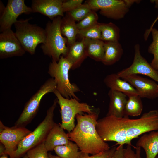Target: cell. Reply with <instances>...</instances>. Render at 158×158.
<instances>
[{
  "label": "cell",
  "mask_w": 158,
  "mask_h": 158,
  "mask_svg": "<svg viewBox=\"0 0 158 158\" xmlns=\"http://www.w3.org/2000/svg\"><path fill=\"white\" fill-rule=\"evenodd\" d=\"M97 133L104 142L114 141L117 144L133 146L131 141L142 134L158 130V110L144 113L138 119L106 116L97 120Z\"/></svg>",
  "instance_id": "1"
},
{
  "label": "cell",
  "mask_w": 158,
  "mask_h": 158,
  "mask_svg": "<svg viewBox=\"0 0 158 158\" xmlns=\"http://www.w3.org/2000/svg\"><path fill=\"white\" fill-rule=\"evenodd\" d=\"M98 114H78L77 123L74 129L68 132L70 140L74 142L82 152L95 155L110 149L109 144L101 138L96 129Z\"/></svg>",
  "instance_id": "2"
},
{
  "label": "cell",
  "mask_w": 158,
  "mask_h": 158,
  "mask_svg": "<svg viewBox=\"0 0 158 158\" xmlns=\"http://www.w3.org/2000/svg\"><path fill=\"white\" fill-rule=\"evenodd\" d=\"M62 17L57 16L46 24V39L41 47L44 54L58 61L60 57H65L68 51L67 38L63 36L60 30Z\"/></svg>",
  "instance_id": "3"
},
{
  "label": "cell",
  "mask_w": 158,
  "mask_h": 158,
  "mask_svg": "<svg viewBox=\"0 0 158 158\" xmlns=\"http://www.w3.org/2000/svg\"><path fill=\"white\" fill-rule=\"evenodd\" d=\"M57 103L56 98L47 110L44 120L33 131L25 137L20 142L12 158H20L24 156L30 150L44 142L55 123L53 119L54 111Z\"/></svg>",
  "instance_id": "4"
},
{
  "label": "cell",
  "mask_w": 158,
  "mask_h": 158,
  "mask_svg": "<svg viewBox=\"0 0 158 158\" xmlns=\"http://www.w3.org/2000/svg\"><path fill=\"white\" fill-rule=\"evenodd\" d=\"M72 65L65 57L61 56L57 62L52 60L50 63L48 73L56 83V90L63 97L75 98L79 100L75 93L80 91L77 85L71 83L69 72Z\"/></svg>",
  "instance_id": "5"
},
{
  "label": "cell",
  "mask_w": 158,
  "mask_h": 158,
  "mask_svg": "<svg viewBox=\"0 0 158 158\" xmlns=\"http://www.w3.org/2000/svg\"><path fill=\"white\" fill-rule=\"evenodd\" d=\"M32 17L20 19L14 24L15 33L25 52L34 54L37 45L44 43L46 32L44 29L29 21Z\"/></svg>",
  "instance_id": "6"
},
{
  "label": "cell",
  "mask_w": 158,
  "mask_h": 158,
  "mask_svg": "<svg viewBox=\"0 0 158 158\" xmlns=\"http://www.w3.org/2000/svg\"><path fill=\"white\" fill-rule=\"evenodd\" d=\"M53 93L56 96L61 109V123L59 125L68 132L75 128V117L77 114H90L93 112L90 106L86 103L80 102L75 98H65L56 89Z\"/></svg>",
  "instance_id": "7"
},
{
  "label": "cell",
  "mask_w": 158,
  "mask_h": 158,
  "mask_svg": "<svg viewBox=\"0 0 158 158\" xmlns=\"http://www.w3.org/2000/svg\"><path fill=\"white\" fill-rule=\"evenodd\" d=\"M56 89V83L54 79L47 80L25 104L23 109L15 123L16 127H25L36 115L43 97Z\"/></svg>",
  "instance_id": "8"
},
{
  "label": "cell",
  "mask_w": 158,
  "mask_h": 158,
  "mask_svg": "<svg viewBox=\"0 0 158 158\" xmlns=\"http://www.w3.org/2000/svg\"><path fill=\"white\" fill-rule=\"evenodd\" d=\"M85 2L91 10H100L99 13L107 18L118 20L124 17L134 0H89Z\"/></svg>",
  "instance_id": "9"
},
{
  "label": "cell",
  "mask_w": 158,
  "mask_h": 158,
  "mask_svg": "<svg viewBox=\"0 0 158 158\" xmlns=\"http://www.w3.org/2000/svg\"><path fill=\"white\" fill-rule=\"evenodd\" d=\"M31 13L32 11L31 7L26 5L24 0H8L6 6L0 12V32L11 29L21 14Z\"/></svg>",
  "instance_id": "10"
},
{
  "label": "cell",
  "mask_w": 158,
  "mask_h": 158,
  "mask_svg": "<svg viewBox=\"0 0 158 158\" xmlns=\"http://www.w3.org/2000/svg\"><path fill=\"white\" fill-rule=\"evenodd\" d=\"M0 141L5 148V154L12 158L20 142L32 131L25 127H9L0 121Z\"/></svg>",
  "instance_id": "11"
},
{
  "label": "cell",
  "mask_w": 158,
  "mask_h": 158,
  "mask_svg": "<svg viewBox=\"0 0 158 158\" xmlns=\"http://www.w3.org/2000/svg\"><path fill=\"white\" fill-rule=\"evenodd\" d=\"M134 56L132 63L129 67L117 73L122 78L131 75L142 74L148 76L158 83V71L155 69L141 55L140 46L134 47Z\"/></svg>",
  "instance_id": "12"
},
{
  "label": "cell",
  "mask_w": 158,
  "mask_h": 158,
  "mask_svg": "<svg viewBox=\"0 0 158 158\" xmlns=\"http://www.w3.org/2000/svg\"><path fill=\"white\" fill-rule=\"evenodd\" d=\"M25 51L11 29L0 34V58L21 56Z\"/></svg>",
  "instance_id": "13"
},
{
  "label": "cell",
  "mask_w": 158,
  "mask_h": 158,
  "mask_svg": "<svg viewBox=\"0 0 158 158\" xmlns=\"http://www.w3.org/2000/svg\"><path fill=\"white\" fill-rule=\"evenodd\" d=\"M121 78L131 84L141 98L154 99L158 97V84L154 81L135 74Z\"/></svg>",
  "instance_id": "14"
},
{
  "label": "cell",
  "mask_w": 158,
  "mask_h": 158,
  "mask_svg": "<svg viewBox=\"0 0 158 158\" xmlns=\"http://www.w3.org/2000/svg\"><path fill=\"white\" fill-rule=\"evenodd\" d=\"M63 0H32L31 8L32 13H39L52 20L55 18L64 16Z\"/></svg>",
  "instance_id": "15"
},
{
  "label": "cell",
  "mask_w": 158,
  "mask_h": 158,
  "mask_svg": "<svg viewBox=\"0 0 158 158\" xmlns=\"http://www.w3.org/2000/svg\"><path fill=\"white\" fill-rule=\"evenodd\" d=\"M109 102L106 116H113L117 117H124V112L127 99L124 94L110 90L108 93Z\"/></svg>",
  "instance_id": "16"
},
{
  "label": "cell",
  "mask_w": 158,
  "mask_h": 158,
  "mask_svg": "<svg viewBox=\"0 0 158 158\" xmlns=\"http://www.w3.org/2000/svg\"><path fill=\"white\" fill-rule=\"evenodd\" d=\"M104 82L110 89L123 93L128 97L138 95L135 89L129 83L119 77L117 73L107 75L104 78Z\"/></svg>",
  "instance_id": "17"
},
{
  "label": "cell",
  "mask_w": 158,
  "mask_h": 158,
  "mask_svg": "<svg viewBox=\"0 0 158 158\" xmlns=\"http://www.w3.org/2000/svg\"><path fill=\"white\" fill-rule=\"evenodd\" d=\"M136 146L144 150L146 158H155L158 154V131L145 133L138 140Z\"/></svg>",
  "instance_id": "18"
},
{
  "label": "cell",
  "mask_w": 158,
  "mask_h": 158,
  "mask_svg": "<svg viewBox=\"0 0 158 158\" xmlns=\"http://www.w3.org/2000/svg\"><path fill=\"white\" fill-rule=\"evenodd\" d=\"M63 130L59 124L55 123L44 142L48 151L54 150L57 146L67 144L70 142L67 133Z\"/></svg>",
  "instance_id": "19"
},
{
  "label": "cell",
  "mask_w": 158,
  "mask_h": 158,
  "mask_svg": "<svg viewBox=\"0 0 158 158\" xmlns=\"http://www.w3.org/2000/svg\"><path fill=\"white\" fill-rule=\"evenodd\" d=\"M68 53L65 57L72 64L71 69L74 70L79 67L84 61L88 57L83 39L76 41L68 47Z\"/></svg>",
  "instance_id": "20"
},
{
  "label": "cell",
  "mask_w": 158,
  "mask_h": 158,
  "mask_svg": "<svg viewBox=\"0 0 158 158\" xmlns=\"http://www.w3.org/2000/svg\"><path fill=\"white\" fill-rule=\"evenodd\" d=\"M123 53L119 42H104V53L101 62L104 65H113L119 60Z\"/></svg>",
  "instance_id": "21"
},
{
  "label": "cell",
  "mask_w": 158,
  "mask_h": 158,
  "mask_svg": "<svg viewBox=\"0 0 158 158\" xmlns=\"http://www.w3.org/2000/svg\"><path fill=\"white\" fill-rule=\"evenodd\" d=\"M60 30L62 35L67 39L68 47L76 41V36L78 34L79 30L75 21L67 13L62 18Z\"/></svg>",
  "instance_id": "22"
},
{
  "label": "cell",
  "mask_w": 158,
  "mask_h": 158,
  "mask_svg": "<svg viewBox=\"0 0 158 158\" xmlns=\"http://www.w3.org/2000/svg\"><path fill=\"white\" fill-rule=\"evenodd\" d=\"M83 39L88 56L96 61L101 62L104 53V42L101 40Z\"/></svg>",
  "instance_id": "23"
},
{
  "label": "cell",
  "mask_w": 158,
  "mask_h": 158,
  "mask_svg": "<svg viewBox=\"0 0 158 158\" xmlns=\"http://www.w3.org/2000/svg\"><path fill=\"white\" fill-rule=\"evenodd\" d=\"M101 33V40L105 42H118L120 38V30L115 24L99 23Z\"/></svg>",
  "instance_id": "24"
},
{
  "label": "cell",
  "mask_w": 158,
  "mask_h": 158,
  "mask_svg": "<svg viewBox=\"0 0 158 158\" xmlns=\"http://www.w3.org/2000/svg\"><path fill=\"white\" fill-rule=\"evenodd\" d=\"M143 109L141 98L138 95L128 97L124 110V117L140 116Z\"/></svg>",
  "instance_id": "25"
},
{
  "label": "cell",
  "mask_w": 158,
  "mask_h": 158,
  "mask_svg": "<svg viewBox=\"0 0 158 158\" xmlns=\"http://www.w3.org/2000/svg\"><path fill=\"white\" fill-rule=\"evenodd\" d=\"M79 149L75 143L70 141L68 144L56 147L54 150L61 158H78L81 153Z\"/></svg>",
  "instance_id": "26"
},
{
  "label": "cell",
  "mask_w": 158,
  "mask_h": 158,
  "mask_svg": "<svg viewBox=\"0 0 158 158\" xmlns=\"http://www.w3.org/2000/svg\"><path fill=\"white\" fill-rule=\"evenodd\" d=\"M150 33L152 34L153 41L148 47V51L153 55L151 65L158 71V30L153 28Z\"/></svg>",
  "instance_id": "27"
},
{
  "label": "cell",
  "mask_w": 158,
  "mask_h": 158,
  "mask_svg": "<svg viewBox=\"0 0 158 158\" xmlns=\"http://www.w3.org/2000/svg\"><path fill=\"white\" fill-rule=\"evenodd\" d=\"M85 2L74 10L66 12L75 21H80L85 18L92 11Z\"/></svg>",
  "instance_id": "28"
},
{
  "label": "cell",
  "mask_w": 158,
  "mask_h": 158,
  "mask_svg": "<svg viewBox=\"0 0 158 158\" xmlns=\"http://www.w3.org/2000/svg\"><path fill=\"white\" fill-rule=\"evenodd\" d=\"M99 23L87 28L79 30L78 35L82 38L101 40V33Z\"/></svg>",
  "instance_id": "29"
},
{
  "label": "cell",
  "mask_w": 158,
  "mask_h": 158,
  "mask_svg": "<svg viewBox=\"0 0 158 158\" xmlns=\"http://www.w3.org/2000/svg\"><path fill=\"white\" fill-rule=\"evenodd\" d=\"M98 18L95 11L92 10L85 18L76 23L77 27L80 30L92 26L97 23Z\"/></svg>",
  "instance_id": "30"
},
{
  "label": "cell",
  "mask_w": 158,
  "mask_h": 158,
  "mask_svg": "<svg viewBox=\"0 0 158 158\" xmlns=\"http://www.w3.org/2000/svg\"><path fill=\"white\" fill-rule=\"evenodd\" d=\"M48 152L44 142L30 150L26 154L29 158H49Z\"/></svg>",
  "instance_id": "31"
},
{
  "label": "cell",
  "mask_w": 158,
  "mask_h": 158,
  "mask_svg": "<svg viewBox=\"0 0 158 158\" xmlns=\"http://www.w3.org/2000/svg\"><path fill=\"white\" fill-rule=\"evenodd\" d=\"M116 148V147H114L108 150L91 156L81 151V153L78 158H112Z\"/></svg>",
  "instance_id": "32"
},
{
  "label": "cell",
  "mask_w": 158,
  "mask_h": 158,
  "mask_svg": "<svg viewBox=\"0 0 158 158\" xmlns=\"http://www.w3.org/2000/svg\"><path fill=\"white\" fill-rule=\"evenodd\" d=\"M132 146L127 145L126 148H124L123 154L125 158H142L141 155V148L135 147L136 152L133 150Z\"/></svg>",
  "instance_id": "33"
},
{
  "label": "cell",
  "mask_w": 158,
  "mask_h": 158,
  "mask_svg": "<svg viewBox=\"0 0 158 158\" xmlns=\"http://www.w3.org/2000/svg\"><path fill=\"white\" fill-rule=\"evenodd\" d=\"M83 0H64L62 4L63 11L64 12L71 11L82 4Z\"/></svg>",
  "instance_id": "34"
},
{
  "label": "cell",
  "mask_w": 158,
  "mask_h": 158,
  "mask_svg": "<svg viewBox=\"0 0 158 158\" xmlns=\"http://www.w3.org/2000/svg\"><path fill=\"white\" fill-rule=\"evenodd\" d=\"M123 145H120L116 147L112 158H125L123 152Z\"/></svg>",
  "instance_id": "35"
},
{
  "label": "cell",
  "mask_w": 158,
  "mask_h": 158,
  "mask_svg": "<svg viewBox=\"0 0 158 158\" xmlns=\"http://www.w3.org/2000/svg\"><path fill=\"white\" fill-rule=\"evenodd\" d=\"M5 148L4 145L0 142V156L5 154Z\"/></svg>",
  "instance_id": "36"
},
{
  "label": "cell",
  "mask_w": 158,
  "mask_h": 158,
  "mask_svg": "<svg viewBox=\"0 0 158 158\" xmlns=\"http://www.w3.org/2000/svg\"><path fill=\"white\" fill-rule=\"evenodd\" d=\"M158 20V16L154 20V21L153 22V23H152V24H151L150 28L147 30V32L148 33H150L151 30L153 28V26L155 24V23Z\"/></svg>",
  "instance_id": "37"
},
{
  "label": "cell",
  "mask_w": 158,
  "mask_h": 158,
  "mask_svg": "<svg viewBox=\"0 0 158 158\" xmlns=\"http://www.w3.org/2000/svg\"><path fill=\"white\" fill-rule=\"evenodd\" d=\"M8 155L6 154H4L1 156H0V158H8ZM23 158H29L26 154H25Z\"/></svg>",
  "instance_id": "38"
},
{
  "label": "cell",
  "mask_w": 158,
  "mask_h": 158,
  "mask_svg": "<svg viewBox=\"0 0 158 158\" xmlns=\"http://www.w3.org/2000/svg\"><path fill=\"white\" fill-rule=\"evenodd\" d=\"M49 158H61L58 156H55L51 154L50 153L48 154Z\"/></svg>",
  "instance_id": "39"
},
{
  "label": "cell",
  "mask_w": 158,
  "mask_h": 158,
  "mask_svg": "<svg viewBox=\"0 0 158 158\" xmlns=\"http://www.w3.org/2000/svg\"><path fill=\"white\" fill-rule=\"evenodd\" d=\"M155 158H158V157L157 156Z\"/></svg>",
  "instance_id": "40"
}]
</instances>
